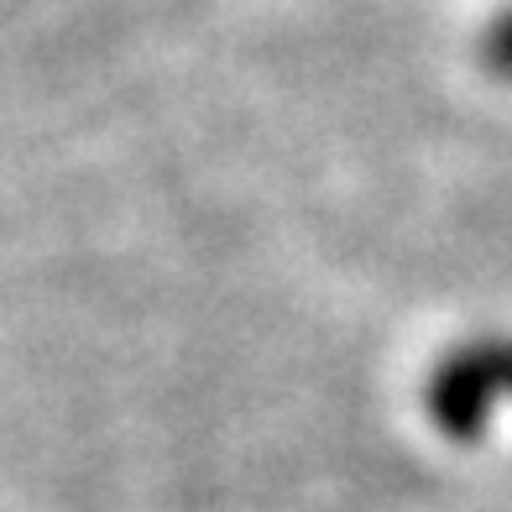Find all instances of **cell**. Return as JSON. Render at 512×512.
Returning <instances> with one entry per match:
<instances>
[{
	"mask_svg": "<svg viewBox=\"0 0 512 512\" xmlns=\"http://www.w3.org/2000/svg\"><path fill=\"white\" fill-rule=\"evenodd\" d=\"M481 63L492 68L497 79H512V6H502L481 32Z\"/></svg>",
	"mask_w": 512,
	"mask_h": 512,
	"instance_id": "obj_2",
	"label": "cell"
},
{
	"mask_svg": "<svg viewBox=\"0 0 512 512\" xmlns=\"http://www.w3.org/2000/svg\"><path fill=\"white\" fill-rule=\"evenodd\" d=\"M497 398H512V340L507 335L455 345L424 382L429 424L445 439H455V445H476L486 434Z\"/></svg>",
	"mask_w": 512,
	"mask_h": 512,
	"instance_id": "obj_1",
	"label": "cell"
}]
</instances>
